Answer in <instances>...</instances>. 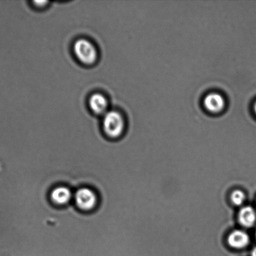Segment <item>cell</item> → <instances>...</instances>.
Returning a JSON list of instances; mask_svg holds the SVG:
<instances>
[{
	"instance_id": "6da1fadb",
	"label": "cell",
	"mask_w": 256,
	"mask_h": 256,
	"mask_svg": "<svg viewBox=\"0 0 256 256\" xmlns=\"http://www.w3.org/2000/svg\"><path fill=\"white\" fill-rule=\"evenodd\" d=\"M100 200L97 190L89 186H81L74 190L73 202L80 212L88 214L94 212L99 206Z\"/></svg>"
},
{
	"instance_id": "7a4b0ae2",
	"label": "cell",
	"mask_w": 256,
	"mask_h": 256,
	"mask_svg": "<svg viewBox=\"0 0 256 256\" xmlns=\"http://www.w3.org/2000/svg\"><path fill=\"white\" fill-rule=\"evenodd\" d=\"M102 129L109 139H119L124 134L125 122L124 116L119 112L109 111L103 116Z\"/></svg>"
},
{
	"instance_id": "3957f363",
	"label": "cell",
	"mask_w": 256,
	"mask_h": 256,
	"mask_svg": "<svg viewBox=\"0 0 256 256\" xmlns=\"http://www.w3.org/2000/svg\"><path fill=\"white\" fill-rule=\"evenodd\" d=\"M74 52L77 59L88 66L95 64L98 59L96 46L87 39L77 40L74 44Z\"/></svg>"
},
{
	"instance_id": "277c9868",
	"label": "cell",
	"mask_w": 256,
	"mask_h": 256,
	"mask_svg": "<svg viewBox=\"0 0 256 256\" xmlns=\"http://www.w3.org/2000/svg\"><path fill=\"white\" fill-rule=\"evenodd\" d=\"M74 192L67 184L55 186L49 193L50 203L56 208H64L69 205L74 200Z\"/></svg>"
},
{
	"instance_id": "5b68a950",
	"label": "cell",
	"mask_w": 256,
	"mask_h": 256,
	"mask_svg": "<svg viewBox=\"0 0 256 256\" xmlns=\"http://www.w3.org/2000/svg\"><path fill=\"white\" fill-rule=\"evenodd\" d=\"M227 243L232 250H240L249 246L250 239L244 230L237 229L231 230L227 236Z\"/></svg>"
},
{
	"instance_id": "8992f818",
	"label": "cell",
	"mask_w": 256,
	"mask_h": 256,
	"mask_svg": "<svg viewBox=\"0 0 256 256\" xmlns=\"http://www.w3.org/2000/svg\"><path fill=\"white\" fill-rule=\"evenodd\" d=\"M89 107L94 114L104 115L109 112V102L104 94L97 92L91 95L89 101Z\"/></svg>"
},
{
	"instance_id": "52a82bcc",
	"label": "cell",
	"mask_w": 256,
	"mask_h": 256,
	"mask_svg": "<svg viewBox=\"0 0 256 256\" xmlns=\"http://www.w3.org/2000/svg\"><path fill=\"white\" fill-rule=\"evenodd\" d=\"M237 220L243 228H252L256 224V210L251 206H242L238 212Z\"/></svg>"
},
{
	"instance_id": "ba28073f",
	"label": "cell",
	"mask_w": 256,
	"mask_h": 256,
	"mask_svg": "<svg viewBox=\"0 0 256 256\" xmlns=\"http://www.w3.org/2000/svg\"><path fill=\"white\" fill-rule=\"evenodd\" d=\"M204 106L210 112H220L225 106L224 98L218 94H208L204 100Z\"/></svg>"
},
{
	"instance_id": "9c48e42d",
	"label": "cell",
	"mask_w": 256,
	"mask_h": 256,
	"mask_svg": "<svg viewBox=\"0 0 256 256\" xmlns=\"http://www.w3.org/2000/svg\"><path fill=\"white\" fill-rule=\"evenodd\" d=\"M245 200H246V194L242 190L235 189L230 193V202L235 206H242Z\"/></svg>"
},
{
	"instance_id": "30bf717a",
	"label": "cell",
	"mask_w": 256,
	"mask_h": 256,
	"mask_svg": "<svg viewBox=\"0 0 256 256\" xmlns=\"http://www.w3.org/2000/svg\"><path fill=\"white\" fill-rule=\"evenodd\" d=\"M250 256H256V246L250 250Z\"/></svg>"
},
{
	"instance_id": "8fae6325",
	"label": "cell",
	"mask_w": 256,
	"mask_h": 256,
	"mask_svg": "<svg viewBox=\"0 0 256 256\" xmlns=\"http://www.w3.org/2000/svg\"><path fill=\"white\" fill-rule=\"evenodd\" d=\"M254 110L255 114H256V102H255V104H254Z\"/></svg>"
},
{
	"instance_id": "7c38bea8",
	"label": "cell",
	"mask_w": 256,
	"mask_h": 256,
	"mask_svg": "<svg viewBox=\"0 0 256 256\" xmlns=\"http://www.w3.org/2000/svg\"><path fill=\"white\" fill-rule=\"evenodd\" d=\"M255 238H256V230H255Z\"/></svg>"
}]
</instances>
